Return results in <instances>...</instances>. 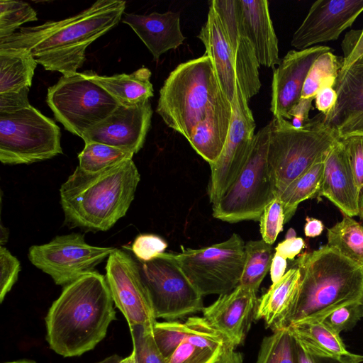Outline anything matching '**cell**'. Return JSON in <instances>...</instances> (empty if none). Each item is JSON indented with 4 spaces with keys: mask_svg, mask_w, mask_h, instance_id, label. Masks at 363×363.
I'll list each match as a JSON object with an SVG mask.
<instances>
[{
    "mask_svg": "<svg viewBox=\"0 0 363 363\" xmlns=\"http://www.w3.org/2000/svg\"><path fill=\"white\" fill-rule=\"evenodd\" d=\"M156 112L209 164L218 160L233 108L208 55L182 62L169 73L160 89Z\"/></svg>",
    "mask_w": 363,
    "mask_h": 363,
    "instance_id": "6da1fadb",
    "label": "cell"
},
{
    "mask_svg": "<svg viewBox=\"0 0 363 363\" xmlns=\"http://www.w3.org/2000/svg\"><path fill=\"white\" fill-rule=\"evenodd\" d=\"M125 9L124 1L99 0L65 19L20 28L0 38V48H25L45 70L74 74L82 66L87 47L119 23Z\"/></svg>",
    "mask_w": 363,
    "mask_h": 363,
    "instance_id": "7a4b0ae2",
    "label": "cell"
},
{
    "mask_svg": "<svg viewBox=\"0 0 363 363\" xmlns=\"http://www.w3.org/2000/svg\"><path fill=\"white\" fill-rule=\"evenodd\" d=\"M113 304L106 277L96 270L65 286L45 317L50 349L64 357L93 350L116 320Z\"/></svg>",
    "mask_w": 363,
    "mask_h": 363,
    "instance_id": "3957f363",
    "label": "cell"
},
{
    "mask_svg": "<svg viewBox=\"0 0 363 363\" xmlns=\"http://www.w3.org/2000/svg\"><path fill=\"white\" fill-rule=\"evenodd\" d=\"M140 177L133 160L97 173L78 166L61 185L65 223L86 231H106L125 216Z\"/></svg>",
    "mask_w": 363,
    "mask_h": 363,
    "instance_id": "277c9868",
    "label": "cell"
},
{
    "mask_svg": "<svg viewBox=\"0 0 363 363\" xmlns=\"http://www.w3.org/2000/svg\"><path fill=\"white\" fill-rule=\"evenodd\" d=\"M301 272L298 292L286 328L317 319L346 303H363V262H354L328 245L294 262Z\"/></svg>",
    "mask_w": 363,
    "mask_h": 363,
    "instance_id": "5b68a950",
    "label": "cell"
},
{
    "mask_svg": "<svg viewBox=\"0 0 363 363\" xmlns=\"http://www.w3.org/2000/svg\"><path fill=\"white\" fill-rule=\"evenodd\" d=\"M269 125L267 160L277 197L313 165L323 161L340 139L337 129L326 123L320 113L301 128L279 117Z\"/></svg>",
    "mask_w": 363,
    "mask_h": 363,
    "instance_id": "8992f818",
    "label": "cell"
},
{
    "mask_svg": "<svg viewBox=\"0 0 363 363\" xmlns=\"http://www.w3.org/2000/svg\"><path fill=\"white\" fill-rule=\"evenodd\" d=\"M269 123L255 135L248 159L240 174L213 204V216L234 223L259 220L266 208L276 197L275 184L267 160Z\"/></svg>",
    "mask_w": 363,
    "mask_h": 363,
    "instance_id": "52a82bcc",
    "label": "cell"
},
{
    "mask_svg": "<svg viewBox=\"0 0 363 363\" xmlns=\"http://www.w3.org/2000/svg\"><path fill=\"white\" fill-rule=\"evenodd\" d=\"M60 129L30 106L0 113V161L20 164L48 160L62 153Z\"/></svg>",
    "mask_w": 363,
    "mask_h": 363,
    "instance_id": "ba28073f",
    "label": "cell"
},
{
    "mask_svg": "<svg viewBox=\"0 0 363 363\" xmlns=\"http://www.w3.org/2000/svg\"><path fill=\"white\" fill-rule=\"evenodd\" d=\"M46 101L55 119L81 138L120 106L105 89L79 72L62 75L50 86Z\"/></svg>",
    "mask_w": 363,
    "mask_h": 363,
    "instance_id": "9c48e42d",
    "label": "cell"
},
{
    "mask_svg": "<svg viewBox=\"0 0 363 363\" xmlns=\"http://www.w3.org/2000/svg\"><path fill=\"white\" fill-rule=\"evenodd\" d=\"M241 237L233 233L220 243L200 249L182 248L176 262L202 296L222 295L235 289L243 271L245 252Z\"/></svg>",
    "mask_w": 363,
    "mask_h": 363,
    "instance_id": "30bf717a",
    "label": "cell"
},
{
    "mask_svg": "<svg viewBox=\"0 0 363 363\" xmlns=\"http://www.w3.org/2000/svg\"><path fill=\"white\" fill-rule=\"evenodd\" d=\"M157 318L173 320L203 311V296L180 268L173 253L138 263Z\"/></svg>",
    "mask_w": 363,
    "mask_h": 363,
    "instance_id": "8fae6325",
    "label": "cell"
},
{
    "mask_svg": "<svg viewBox=\"0 0 363 363\" xmlns=\"http://www.w3.org/2000/svg\"><path fill=\"white\" fill-rule=\"evenodd\" d=\"M115 250L86 243L84 235L72 233L55 237L46 244L28 250L30 262L48 274L57 285L66 286L95 267Z\"/></svg>",
    "mask_w": 363,
    "mask_h": 363,
    "instance_id": "7c38bea8",
    "label": "cell"
},
{
    "mask_svg": "<svg viewBox=\"0 0 363 363\" xmlns=\"http://www.w3.org/2000/svg\"><path fill=\"white\" fill-rule=\"evenodd\" d=\"M233 116L226 141L218 160L210 164V201L216 203L235 180L250 155L256 124L248 101L238 82L232 102Z\"/></svg>",
    "mask_w": 363,
    "mask_h": 363,
    "instance_id": "4fadbf2b",
    "label": "cell"
},
{
    "mask_svg": "<svg viewBox=\"0 0 363 363\" xmlns=\"http://www.w3.org/2000/svg\"><path fill=\"white\" fill-rule=\"evenodd\" d=\"M105 277L114 304L129 327L153 326L157 320L138 263L126 252L115 248L108 257Z\"/></svg>",
    "mask_w": 363,
    "mask_h": 363,
    "instance_id": "5bb4252c",
    "label": "cell"
},
{
    "mask_svg": "<svg viewBox=\"0 0 363 363\" xmlns=\"http://www.w3.org/2000/svg\"><path fill=\"white\" fill-rule=\"evenodd\" d=\"M363 12V0H318L294 32L291 45L298 50L338 39Z\"/></svg>",
    "mask_w": 363,
    "mask_h": 363,
    "instance_id": "9a60e30c",
    "label": "cell"
},
{
    "mask_svg": "<svg viewBox=\"0 0 363 363\" xmlns=\"http://www.w3.org/2000/svg\"><path fill=\"white\" fill-rule=\"evenodd\" d=\"M210 6L219 18L233 53L237 82L248 101L260 89V65L243 26L238 0H212Z\"/></svg>",
    "mask_w": 363,
    "mask_h": 363,
    "instance_id": "2e32d148",
    "label": "cell"
},
{
    "mask_svg": "<svg viewBox=\"0 0 363 363\" xmlns=\"http://www.w3.org/2000/svg\"><path fill=\"white\" fill-rule=\"evenodd\" d=\"M150 101L133 106H119L109 116L86 133V143H99L137 153L143 146L151 123Z\"/></svg>",
    "mask_w": 363,
    "mask_h": 363,
    "instance_id": "e0dca14e",
    "label": "cell"
},
{
    "mask_svg": "<svg viewBox=\"0 0 363 363\" xmlns=\"http://www.w3.org/2000/svg\"><path fill=\"white\" fill-rule=\"evenodd\" d=\"M333 51L325 45H315L301 50H291L274 69L270 110L274 117L289 121V113L301 97L308 73L321 55Z\"/></svg>",
    "mask_w": 363,
    "mask_h": 363,
    "instance_id": "ac0fdd59",
    "label": "cell"
},
{
    "mask_svg": "<svg viewBox=\"0 0 363 363\" xmlns=\"http://www.w3.org/2000/svg\"><path fill=\"white\" fill-rule=\"evenodd\" d=\"M257 292L238 285L229 293L220 295L208 307L203 318L220 333L232 347L240 345L255 318L257 303Z\"/></svg>",
    "mask_w": 363,
    "mask_h": 363,
    "instance_id": "d6986e66",
    "label": "cell"
},
{
    "mask_svg": "<svg viewBox=\"0 0 363 363\" xmlns=\"http://www.w3.org/2000/svg\"><path fill=\"white\" fill-rule=\"evenodd\" d=\"M319 196H323L350 217L359 216V192L341 138L324 160V174Z\"/></svg>",
    "mask_w": 363,
    "mask_h": 363,
    "instance_id": "ffe728a7",
    "label": "cell"
},
{
    "mask_svg": "<svg viewBox=\"0 0 363 363\" xmlns=\"http://www.w3.org/2000/svg\"><path fill=\"white\" fill-rule=\"evenodd\" d=\"M123 22L134 30L155 60L164 52L179 47L185 40L180 28L179 12L124 13Z\"/></svg>",
    "mask_w": 363,
    "mask_h": 363,
    "instance_id": "44dd1931",
    "label": "cell"
},
{
    "mask_svg": "<svg viewBox=\"0 0 363 363\" xmlns=\"http://www.w3.org/2000/svg\"><path fill=\"white\" fill-rule=\"evenodd\" d=\"M247 35L260 65L274 69L281 61L278 39L271 20L267 0H238Z\"/></svg>",
    "mask_w": 363,
    "mask_h": 363,
    "instance_id": "7402d4cb",
    "label": "cell"
},
{
    "mask_svg": "<svg viewBox=\"0 0 363 363\" xmlns=\"http://www.w3.org/2000/svg\"><path fill=\"white\" fill-rule=\"evenodd\" d=\"M197 38L204 45L205 54L211 59L220 87L232 103L237 85L234 59L219 18L211 6Z\"/></svg>",
    "mask_w": 363,
    "mask_h": 363,
    "instance_id": "603a6c76",
    "label": "cell"
},
{
    "mask_svg": "<svg viewBox=\"0 0 363 363\" xmlns=\"http://www.w3.org/2000/svg\"><path fill=\"white\" fill-rule=\"evenodd\" d=\"M300 280L299 269L292 265L281 279L272 284L257 299L255 319L263 320L267 328L273 331L286 328L298 295Z\"/></svg>",
    "mask_w": 363,
    "mask_h": 363,
    "instance_id": "cb8c5ba5",
    "label": "cell"
},
{
    "mask_svg": "<svg viewBox=\"0 0 363 363\" xmlns=\"http://www.w3.org/2000/svg\"><path fill=\"white\" fill-rule=\"evenodd\" d=\"M337 100L324 121L338 129L363 116V57L340 74L333 87Z\"/></svg>",
    "mask_w": 363,
    "mask_h": 363,
    "instance_id": "d4e9b609",
    "label": "cell"
},
{
    "mask_svg": "<svg viewBox=\"0 0 363 363\" xmlns=\"http://www.w3.org/2000/svg\"><path fill=\"white\" fill-rule=\"evenodd\" d=\"M82 74L105 89L121 106H133L145 103L153 96L151 72L143 67L131 74L99 75L93 71Z\"/></svg>",
    "mask_w": 363,
    "mask_h": 363,
    "instance_id": "484cf974",
    "label": "cell"
},
{
    "mask_svg": "<svg viewBox=\"0 0 363 363\" xmlns=\"http://www.w3.org/2000/svg\"><path fill=\"white\" fill-rule=\"evenodd\" d=\"M37 64L25 48H0V94L30 87Z\"/></svg>",
    "mask_w": 363,
    "mask_h": 363,
    "instance_id": "4316f807",
    "label": "cell"
},
{
    "mask_svg": "<svg viewBox=\"0 0 363 363\" xmlns=\"http://www.w3.org/2000/svg\"><path fill=\"white\" fill-rule=\"evenodd\" d=\"M287 328L298 340L327 354H350L337 334L317 319L308 318L291 323Z\"/></svg>",
    "mask_w": 363,
    "mask_h": 363,
    "instance_id": "83f0119b",
    "label": "cell"
},
{
    "mask_svg": "<svg viewBox=\"0 0 363 363\" xmlns=\"http://www.w3.org/2000/svg\"><path fill=\"white\" fill-rule=\"evenodd\" d=\"M323 174L324 160L313 165L277 196L284 208L285 223L292 218L300 203L319 196Z\"/></svg>",
    "mask_w": 363,
    "mask_h": 363,
    "instance_id": "f1b7e54d",
    "label": "cell"
},
{
    "mask_svg": "<svg viewBox=\"0 0 363 363\" xmlns=\"http://www.w3.org/2000/svg\"><path fill=\"white\" fill-rule=\"evenodd\" d=\"M342 220L328 228V245L346 257L363 262V225L342 213Z\"/></svg>",
    "mask_w": 363,
    "mask_h": 363,
    "instance_id": "f546056e",
    "label": "cell"
},
{
    "mask_svg": "<svg viewBox=\"0 0 363 363\" xmlns=\"http://www.w3.org/2000/svg\"><path fill=\"white\" fill-rule=\"evenodd\" d=\"M245 258L239 285L257 292L267 275L274 256L271 245L263 240L249 241L245 245Z\"/></svg>",
    "mask_w": 363,
    "mask_h": 363,
    "instance_id": "4dcf8cb0",
    "label": "cell"
},
{
    "mask_svg": "<svg viewBox=\"0 0 363 363\" xmlns=\"http://www.w3.org/2000/svg\"><path fill=\"white\" fill-rule=\"evenodd\" d=\"M342 65L343 57L335 55L333 51L318 57L310 68L301 98L314 100L321 89L334 87Z\"/></svg>",
    "mask_w": 363,
    "mask_h": 363,
    "instance_id": "1f68e13d",
    "label": "cell"
},
{
    "mask_svg": "<svg viewBox=\"0 0 363 363\" xmlns=\"http://www.w3.org/2000/svg\"><path fill=\"white\" fill-rule=\"evenodd\" d=\"M256 363H299L297 341L289 328L263 339Z\"/></svg>",
    "mask_w": 363,
    "mask_h": 363,
    "instance_id": "d6a6232c",
    "label": "cell"
},
{
    "mask_svg": "<svg viewBox=\"0 0 363 363\" xmlns=\"http://www.w3.org/2000/svg\"><path fill=\"white\" fill-rule=\"evenodd\" d=\"M133 154L99 143H86L78 155V167L87 173H97L131 160Z\"/></svg>",
    "mask_w": 363,
    "mask_h": 363,
    "instance_id": "836d02e7",
    "label": "cell"
},
{
    "mask_svg": "<svg viewBox=\"0 0 363 363\" xmlns=\"http://www.w3.org/2000/svg\"><path fill=\"white\" fill-rule=\"evenodd\" d=\"M193 328V320L190 317L184 323L177 320L156 321L152 331L160 350L169 359L179 345L192 333Z\"/></svg>",
    "mask_w": 363,
    "mask_h": 363,
    "instance_id": "e575fe53",
    "label": "cell"
},
{
    "mask_svg": "<svg viewBox=\"0 0 363 363\" xmlns=\"http://www.w3.org/2000/svg\"><path fill=\"white\" fill-rule=\"evenodd\" d=\"M38 20L36 11L21 1H0V38L9 37L23 23Z\"/></svg>",
    "mask_w": 363,
    "mask_h": 363,
    "instance_id": "d590c367",
    "label": "cell"
},
{
    "mask_svg": "<svg viewBox=\"0 0 363 363\" xmlns=\"http://www.w3.org/2000/svg\"><path fill=\"white\" fill-rule=\"evenodd\" d=\"M138 363H169L160 350L153 335V326L129 327Z\"/></svg>",
    "mask_w": 363,
    "mask_h": 363,
    "instance_id": "8d00e7d4",
    "label": "cell"
},
{
    "mask_svg": "<svg viewBox=\"0 0 363 363\" xmlns=\"http://www.w3.org/2000/svg\"><path fill=\"white\" fill-rule=\"evenodd\" d=\"M362 318L363 303L352 302L340 306L317 320L340 334L342 331L352 329Z\"/></svg>",
    "mask_w": 363,
    "mask_h": 363,
    "instance_id": "74e56055",
    "label": "cell"
},
{
    "mask_svg": "<svg viewBox=\"0 0 363 363\" xmlns=\"http://www.w3.org/2000/svg\"><path fill=\"white\" fill-rule=\"evenodd\" d=\"M284 223V208L279 199L276 197L266 206L259 218L262 240L272 245L282 231Z\"/></svg>",
    "mask_w": 363,
    "mask_h": 363,
    "instance_id": "f35d334b",
    "label": "cell"
},
{
    "mask_svg": "<svg viewBox=\"0 0 363 363\" xmlns=\"http://www.w3.org/2000/svg\"><path fill=\"white\" fill-rule=\"evenodd\" d=\"M347 152L354 181L359 192V216L363 218V136L341 138Z\"/></svg>",
    "mask_w": 363,
    "mask_h": 363,
    "instance_id": "ab89813d",
    "label": "cell"
},
{
    "mask_svg": "<svg viewBox=\"0 0 363 363\" xmlns=\"http://www.w3.org/2000/svg\"><path fill=\"white\" fill-rule=\"evenodd\" d=\"M230 347L213 351L196 346L184 340L170 356L169 363H206L222 354Z\"/></svg>",
    "mask_w": 363,
    "mask_h": 363,
    "instance_id": "60d3db41",
    "label": "cell"
},
{
    "mask_svg": "<svg viewBox=\"0 0 363 363\" xmlns=\"http://www.w3.org/2000/svg\"><path fill=\"white\" fill-rule=\"evenodd\" d=\"M21 270L20 262L9 250L1 245L0 247V302L11 291L18 280Z\"/></svg>",
    "mask_w": 363,
    "mask_h": 363,
    "instance_id": "b9f144b4",
    "label": "cell"
},
{
    "mask_svg": "<svg viewBox=\"0 0 363 363\" xmlns=\"http://www.w3.org/2000/svg\"><path fill=\"white\" fill-rule=\"evenodd\" d=\"M299 363H360L363 356L350 353L343 356L327 354L296 339Z\"/></svg>",
    "mask_w": 363,
    "mask_h": 363,
    "instance_id": "7bdbcfd3",
    "label": "cell"
},
{
    "mask_svg": "<svg viewBox=\"0 0 363 363\" xmlns=\"http://www.w3.org/2000/svg\"><path fill=\"white\" fill-rule=\"evenodd\" d=\"M167 243L158 235L142 234L134 240L131 250L140 262H147L164 252Z\"/></svg>",
    "mask_w": 363,
    "mask_h": 363,
    "instance_id": "ee69618b",
    "label": "cell"
},
{
    "mask_svg": "<svg viewBox=\"0 0 363 363\" xmlns=\"http://www.w3.org/2000/svg\"><path fill=\"white\" fill-rule=\"evenodd\" d=\"M343 51V65L339 72L342 74L358 60L363 57V28L347 32L341 43Z\"/></svg>",
    "mask_w": 363,
    "mask_h": 363,
    "instance_id": "f6af8a7d",
    "label": "cell"
},
{
    "mask_svg": "<svg viewBox=\"0 0 363 363\" xmlns=\"http://www.w3.org/2000/svg\"><path fill=\"white\" fill-rule=\"evenodd\" d=\"M29 88L1 93L0 113H12L30 106L28 97Z\"/></svg>",
    "mask_w": 363,
    "mask_h": 363,
    "instance_id": "bcb514c9",
    "label": "cell"
},
{
    "mask_svg": "<svg viewBox=\"0 0 363 363\" xmlns=\"http://www.w3.org/2000/svg\"><path fill=\"white\" fill-rule=\"evenodd\" d=\"M314 100L315 108L326 116L333 111L337 103V92L332 86L324 87L318 91Z\"/></svg>",
    "mask_w": 363,
    "mask_h": 363,
    "instance_id": "7dc6e473",
    "label": "cell"
},
{
    "mask_svg": "<svg viewBox=\"0 0 363 363\" xmlns=\"http://www.w3.org/2000/svg\"><path fill=\"white\" fill-rule=\"evenodd\" d=\"M313 99H301L291 108L289 113V120L295 128H301L306 124L310 118L309 112L312 108Z\"/></svg>",
    "mask_w": 363,
    "mask_h": 363,
    "instance_id": "c3c4849f",
    "label": "cell"
},
{
    "mask_svg": "<svg viewBox=\"0 0 363 363\" xmlns=\"http://www.w3.org/2000/svg\"><path fill=\"white\" fill-rule=\"evenodd\" d=\"M305 247V242L301 238H286L275 247L276 254L284 259L293 260Z\"/></svg>",
    "mask_w": 363,
    "mask_h": 363,
    "instance_id": "681fc988",
    "label": "cell"
},
{
    "mask_svg": "<svg viewBox=\"0 0 363 363\" xmlns=\"http://www.w3.org/2000/svg\"><path fill=\"white\" fill-rule=\"evenodd\" d=\"M286 259L274 253L270 267V276L272 284L277 282L286 273Z\"/></svg>",
    "mask_w": 363,
    "mask_h": 363,
    "instance_id": "f907efd6",
    "label": "cell"
},
{
    "mask_svg": "<svg viewBox=\"0 0 363 363\" xmlns=\"http://www.w3.org/2000/svg\"><path fill=\"white\" fill-rule=\"evenodd\" d=\"M340 138L351 135L363 136V116L337 129Z\"/></svg>",
    "mask_w": 363,
    "mask_h": 363,
    "instance_id": "816d5d0a",
    "label": "cell"
},
{
    "mask_svg": "<svg viewBox=\"0 0 363 363\" xmlns=\"http://www.w3.org/2000/svg\"><path fill=\"white\" fill-rule=\"evenodd\" d=\"M306 221L304 233L306 237L315 238L322 233L324 225L321 220L314 218L306 217Z\"/></svg>",
    "mask_w": 363,
    "mask_h": 363,
    "instance_id": "f5cc1de1",
    "label": "cell"
},
{
    "mask_svg": "<svg viewBox=\"0 0 363 363\" xmlns=\"http://www.w3.org/2000/svg\"><path fill=\"white\" fill-rule=\"evenodd\" d=\"M223 363H242V354L235 351V348L230 347L224 359Z\"/></svg>",
    "mask_w": 363,
    "mask_h": 363,
    "instance_id": "db71d44e",
    "label": "cell"
},
{
    "mask_svg": "<svg viewBox=\"0 0 363 363\" xmlns=\"http://www.w3.org/2000/svg\"><path fill=\"white\" fill-rule=\"evenodd\" d=\"M122 359L123 358L118 354H113L96 363H121Z\"/></svg>",
    "mask_w": 363,
    "mask_h": 363,
    "instance_id": "11a10c76",
    "label": "cell"
},
{
    "mask_svg": "<svg viewBox=\"0 0 363 363\" xmlns=\"http://www.w3.org/2000/svg\"><path fill=\"white\" fill-rule=\"evenodd\" d=\"M0 235V243L1 245H2L4 243L7 242L9 238V230L5 227H4L2 223L1 224Z\"/></svg>",
    "mask_w": 363,
    "mask_h": 363,
    "instance_id": "9f6ffc18",
    "label": "cell"
},
{
    "mask_svg": "<svg viewBox=\"0 0 363 363\" xmlns=\"http://www.w3.org/2000/svg\"><path fill=\"white\" fill-rule=\"evenodd\" d=\"M121 363H138L135 350L133 349L131 354L127 357L122 359Z\"/></svg>",
    "mask_w": 363,
    "mask_h": 363,
    "instance_id": "6f0895ef",
    "label": "cell"
},
{
    "mask_svg": "<svg viewBox=\"0 0 363 363\" xmlns=\"http://www.w3.org/2000/svg\"><path fill=\"white\" fill-rule=\"evenodd\" d=\"M4 363H37L36 362L30 359H20L12 362H7Z\"/></svg>",
    "mask_w": 363,
    "mask_h": 363,
    "instance_id": "680465c9",
    "label": "cell"
},
{
    "mask_svg": "<svg viewBox=\"0 0 363 363\" xmlns=\"http://www.w3.org/2000/svg\"><path fill=\"white\" fill-rule=\"evenodd\" d=\"M294 237H296L295 231L292 228L289 229V230L288 231V233L286 234V238H294Z\"/></svg>",
    "mask_w": 363,
    "mask_h": 363,
    "instance_id": "91938a15",
    "label": "cell"
},
{
    "mask_svg": "<svg viewBox=\"0 0 363 363\" xmlns=\"http://www.w3.org/2000/svg\"><path fill=\"white\" fill-rule=\"evenodd\" d=\"M224 352H223V353H224ZM223 354H220V356H218V357H215V358L212 359L211 360H210V361H208V362H206V363H216V362L219 360V359L222 357V355H223Z\"/></svg>",
    "mask_w": 363,
    "mask_h": 363,
    "instance_id": "94428289",
    "label": "cell"
}]
</instances>
